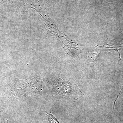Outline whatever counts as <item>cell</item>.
<instances>
[{"instance_id":"1","label":"cell","mask_w":123,"mask_h":123,"mask_svg":"<svg viewBox=\"0 0 123 123\" xmlns=\"http://www.w3.org/2000/svg\"><path fill=\"white\" fill-rule=\"evenodd\" d=\"M48 119L50 123H59L51 114H48Z\"/></svg>"},{"instance_id":"2","label":"cell","mask_w":123,"mask_h":123,"mask_svg":"<svg viewBox=\"0 0 123 123\" xmlns=\"http://www.w3.org/2000/svg\"><path fill=\"white\" fill-rule=\"evenodd\" d=\"M123 87H122V89H121V91H120V92L119 93V94L118 95H117V97L116 99V100H115L114 103V106H113V111H114V108L115 107V104L116 102V101L117 100V99H118V98L119 96L120 95V93H121V92H122V91H123Z\"/></svg>"}]
</instances>
